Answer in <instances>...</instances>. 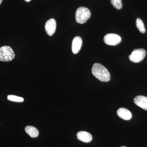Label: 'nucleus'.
Returning <instances> with one entry per match:
<instances>
[{
	"instance_id": "f8f14e48",
	"label": "nucleus",
	"mask_w": 147,
	"mask_h": 147,
	"mask_svg": "<svg viewBox=\"0 0 147 147\" xmlns=\"http://www.w3.org/2000/svg\"><path fill=\"white\" fill-rule=\"evenodd\" d=\"M136 26L137 28L138 29L139 32L142 33H144L146 32L144 25L142 19L139 18H137L136 20Z\"/></svg>"
},
{
	"instance_id": "20e7f679",
	"label": "nucleus",
	"mask_w": 147,
	"mask_h": 147,
	"mask_svg": "<svg viewBox=\"0 0 147 147\" xmlns=\"http://www.w3.org/2000/svg\"><path fill=\"white\" fill-rule=\"evenodd\" d=\"M146 55V51L144 49H136L132 51L129 58L132 62L139 63L144 59Z\"/></svg>"
},
{
	"instance_id": "1a4fd4ad",
	"label": "nucleus",
	"mask_w": 147,
	"mask_h": 147,
	"mask_svg": "<svg viewBox=\"0 0 147 147\" xmlns=\"http://www.w3.org/2000/svg\"><path fill=\"white\" fill-rule=\"evenodd\" d=\"M77 139L85 143H89L91 142L92 137L91 134L86 131H80L77 133Z\"/></svg>"
},
{
	"instance_id": "f03ea898",
	"label": "nucleus",
	"mask_w": 147,
	"mask_h": 147,
	"mask_svg": "<svg viewBox=\"0 0 147 147\" xmlns=\"http://www.w3.org/2000/svg\"><path fill=\"white\" fill-rule=\"evenodd\" d=\"M90 16L91 12L89 9L84 7H81L77 9L75 13L76 22L80 24H85Z\"/></svg>"
},
{
	"instance_id": "ddd939ff",
	"label": "nucleus",
	"mask_w": 147,
	"mask_h": 147,
	"mask_svg": "<svg viewBox=\"0 0 147 147\" xmlns=\"http://www.w3.org/2000/svg\"><path fill=\"white\" fill-rule=\"evenodd\" d=\"M7 99L10 101L16 102H22L24 100L23 98L13 95H9L7 96Z\"/></svg>"
},
{
	"instance_id": "6e6552de",
	"label": "nucleus",
	"mask_w": 147,
	"mask_h": 147,
	"mask_svg": "<svg viewBox=\"0 0 147 147\" xmlns=\"http://www.w3.org/2000/svg\"><path fill=\"white\" fill-rule=\"evenodd\" d=\"M134 103L140 108L147 110V97L144 96H138L134 98Z\"/></svg>"
},
{
	"instance_id": "0eeeda50",
	"label": "nucleus",
	"mask_w": 147,
	"mask_h": 147,
	"mask_svg": "<svg viewBox=\"0 0 147 147\" xmlns=\"http://www.w3.org/2000/svg\"><path fill=\"white\" fill-rule=\"evenodd\" d=\"M82 45V40L80 36L74 37L71 46V50L73 54H77L81 50Z\"/></svg>"
},
{
	"instance_id": "f257e3e1",
	"label": "nucleus",
	"mask_w": 147,
	"mask_h": 147,
	"mask_svg": "<svg viewBox=\"0 0 147 147\" xmlns=\"http://www.w3.org/2000/svg\"><path fill=\"white\" fill-rule=\"evenodd\" d=\"M93 75L99 81L102 82H108L110 80V74L104 66L100 63H96L92 69Z\"/></svg>"
},
{
	"instance_id": "423d86ee",
	"label": "nucleus",
	"mask_w": 147,
	"mask_h": 147,
	"mask_svg": "<svg viewBox=\"0 0 147 147\" xmlns=\"http://www.w3.org/2000/svg\"><path fill=\"white\" fill-rule=\"evenodd\" d=\"M57 24L54 18L49 19L45 24V30L46 33L50 36L53 35L56 31Z\"/></svg>"
},
{
	"instance_id": "4468645a",
	"label": "nucleus",
	"mask_w": 147,
	"mask_h": 147,
	"mask_svg": "<svg viewBox=\"0 0 147 147\" xmlns=\"http://www.w3.org/2000/svg\"><path fill=\"white\" fill-rule=\"evenodd\" d=\"M111 4L114 7L118 9H120L122 7V3L121 0H111Z\"/></svg>"
},
{
	"instance_id": "2eb2a0df",
	"label": "nucleus",
	"mask_w": 147,
	"mask_h": 147,
	"mask_svg": "<svg viewBox=\"0 0 147 147\" xmlns=\"http://www.w3.org/2000/svg\"><path fill=\"white\" fill-rule=\"evenodd\" d=\"M25 1L27 2H28L30 1L31 0H25Z\"/></svg>"
},
{
	"instance_id": "9b49d317",
	"label": "nucleus",
	"mask_w": 147,
	"mask_h": 147,
	"mask_svg": "<svg viewBox=\"0 0 147 147\" xmlns=\"http://www.w3.org/2000/svg\"><path fill=\"white\" fill-rule=\"evenodd\" d=\"M25 131L30 137L32 138H36L38 136L39 131L34 127L27 126L25 127Z\"/></svg>"
},
{
	"instance_id": "39448f33",
	"label": "nucleus",
	"mask_w": 147,
	"mask_h": 147,
	"mask_svg": "<svg viewBox=\"0 0 147 147\" xmlns=\"http://www.w3.org/2000/svg\"><path fill=\"white\" fill-rule=\"evenodd\" d=\"M104 42L110 45H116L121 41V38L119 35L115 34H108L104 37Z\"/></svg>"
},
{
	"instance_id": "dca6fc26",
	"label": "nucleus",
	"mask_w": 147,
	"mask_h": 147,
	"mask_svg": "<svg viewBox=\"0 0 147 147\" xmlns=\"http://www.w3.org/2000/svg\"><path fill=\"white\" fill-rule=\"evenodd\" d=\"M3 0H0V5L1 4V3H2Z\"/></svg>"
},
{
	"instance_id": "7ed1b4c3",
	"label": "nucleus",
	"mask_w": 147,
	"mask_h": 147,
	"mask_svg": "<svg viewBox=\"0 0 147 147\" xmlns=\"http://www.w3.org/2000/svg\"><path fill=\"white\" fill-rule=\"evenodd\" d=\"M15 53L11 47L4 46L0 47V61L3 62L10 61L15 57Z\"/></svg>"
},
{
	"instance_id": "9d476101",
	"label": "nucleus",
	"mask_w": 147,
	"mask_h": 147,
	"mask_svg": "<svg viewBox=\"0 0 147 147\" xmlns=\"http://www.w3.org/2000/svg\"><path fill=\"white\" fill-rule=\"evenodd\" d=\"M117 114L119 117L125 120H129L132 117L131 112L125 108H120L117 111Z\"/></svg>"
},
{
	"instance_id": "f3484780",
	"label": "nucleus",
	"mask_w": 147,
	"mask_h": 147,
	"mask_svg": "<svg viewBox=\"0 0 147 147\" xmlns=\"http://www.w3.org/2000/svg\"><path fill=\"white\" fill-rule=\"evenodd\" d=\"M125 147V146H122V147Z\"/></svg>"
}]
</instances>
